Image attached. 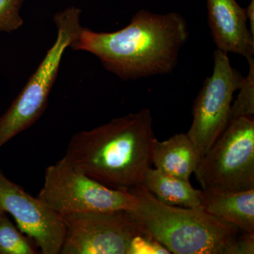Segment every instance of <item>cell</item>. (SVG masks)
Listing matches in <instances>:
<instances>
[{
  "mask_svg": "<svg viewBox=\"0 0 254 254\" xmlns=\"http://www.w3.org/2000/svg\"><path fill=\"white\" fill-rule=\"evenodd\" d=\"M199 160L187 133H177L164 141L154 138L152 142V163L155 168L172 176L190 181Z\"/></svg>",
  "mask_w": 254,
  "mask_h": 254,
  "instance_id": "8fae6325",
  "label": "cell"
},
{
  "mask_svg": "<svg viewBox=\"0 0 254 254\" xmlns=\"http://www.w3.org/2000/svg\"><path fill=\"white\" fill-rule=\"evenodd\" d=\"M0 207L43 254H59L65 235L63 217L10 181L0 170Z\"/></svg>",
  "mask_w": 254,
  "mask_h": 254,
  "instance_id": "9c48e42d",
  "label": "cell"
},
{
  "mask_svg": "<svg viewBox=\"0 0 254 254\" xmlns=\"http://www.w3.org/2000/svg\"><path fill=\"white\" fill-rule=\"evenodd\" d=\"M128 254H170V252L151 237L139 235L132 240Z\"/></svg>",
  "mask_w": 254,
  "mask_h": 254,
  "instance_id": "e0dca14e",
  "label": "cell"
},
{
  "mask_svg": "<svg viewBox=\"0 0 254 254\" xmlns=\"http://www.w3.org/2000/svg\"><path fill=\"white\" fill-rule=\"evenodd\" d=\"M136 197L127 217L142 235L174 254H235L239 229L204 208L163 204L143 185L128 190Z\"/></svg>",
  "mask_w": 254,
  "mask_h": 254,
  "instance_id": "3957f363",
  "label": "cell"
},
{
  "mask_svg": "<svg viewBox=\"0 0 254 254\" xmlns=\"http://www.w3.org/2000/svg\"><path fill=\"white\" fill-rule=\"evenodd\" d=\"M143 185L165 205L188 208H203L202 190H195L190 181L177 178L150 168L145 173Z\"/></svg>",
  "mask_w": 254,
  "mask_h": 254,
  "instance_id": "4fadbf2b",
  "label": "cell"
},
{
  "mask_svg": "<svg viewBox=\"0 0 254 254\" xmlns=\"http://www.w3.org/2000/svg\"><path fill=\"white\" fill-rule=\"evenodd\" d=\"M39 252L34 240L16 227L6 212L0 214V254H37Z\"/></svg>",
  "mask_w": 254,
  "mask_h": 254,
  "instance_id": "5bb4252c",
  "label": "cell"
},
{
  "mask_svg": "<svg viewBox=\"0 0 254 254\" xmlns=\"http://www.w3.org/2000/svg\"><path fill=\"white\" fill-rule=\"evenodd\" d=\"M23 2L24 0H0V32L11 33L23 26L20 11Z\"/></svg>",
  "mask_w": 254,
  "mask_h": 254,
  "instance_id": "2e32d148",
  "label": "cell"
},
{
  "mask_svg": "<svg viewBox=\"0 0 254 254\" xmlns=\"http://www.w3.org/2000/svg\"><path fill=\"white\" fill-rule=\"evenodd\" d=\"M247 20L250 22V29L254 36V0H251L250 4L245 9Z\"/></svg>",
  "mask_w": 254,
  "mask_h": 254,
  "instance_id": "d6986e66",
  "label": "cell"
},
{
  "mask_svg": "<svg viewBox=\"0 0 254 254\" xmlns=\"http://www.w3.org/2000/svg\"><path fill=\"white\" fill-rule=\"evenodd\" d=\"M213 73L205 79L193 108V122L187 135L200 159L211 148L230 122L232 101L244 77L230 64L227 53H213Z\"/></svg>",
  "mask_w": 254,
  "mask_h": 254,
  "instance_id": "52a82bcc",
  "label": "cell"
},
{
  "mask_svg": "<svg viewBox=\"0 0 254 254\" xmlns=\"http://www.w3.org/2000/svg\"><path fill=\"white\" fill-rule=\"evenodd\" d=\"M205 211L243 232L254 234V190L227 193L202 191Z\"/></svg>",
  "mask_w": 254,
  "mask_h": 254,
  "instance_id": "7c38bea8",
  "label": "cell"
},
{
  "mask_svg": "<svg viewBox=\"0 0 254 254\" xmlns=\"http://www.w3.org/2000/svg\"><path fill=\"white\" fill-rule=\"evenodd\" d=\"M212 38L219 50L254 58V36L247 26L245 9L236 0H206Z\"/></svg>",
  "mask_w": 254,
  "mask_h": 254,
  "instance_id": "30bf717a",
  "label": "cell"
},
{
  "mask_svg": "<svg viewBox=\"0 0 254 254\" xmlns=\"http://www.w3.org/2000/svg\"><path fill=\"white\" fill-rule=\"evenodd\" d=\"M250 71L239 88L240 93L232 105L230 122L240 118H253L254 115V60H248Z\"/></svg>",
  "mask_w": 254,
  "mask_h": 254,
  "instance_id": "9a60e30c",
  "label": "cell"
},
{
  "mask_svg": "<svg viewBox=\"0 0 254 254\" xmlns=\"http://www.w3.org/2000/svg\"><path fill=\"white\" fill-rule=\"evenodd\" d=\"M62 217L65 225L62 254H128L133 237L141 235L125 210Z\"/></svg>",
  "mask_w": 254,
  "mask_h": 254,
  "instance_id": "ba28073f",
  "label": "cell"
},
{
  "mask_svg": "<svg viewBox=\"0 0 254 254\" xmlns=\"http://www.w3.org/2000/svg\"><path fill=\"white\" fill-rule=\"evenodd\" d=\"M2 212H4V210H3V209L1 208V207H0V214L2 213Z\"/></svg>",
  "mask_w": 254,
  "mask_h": 254,
  "instance_id": "ffe728a7",
  "label": "cell"
},
{
  "mask_svg": "<svg viewBox=\"0 0 254 254\" xmlns=\"http://www.w3.org/2000/svg\"><path fill=\"white\" fill-rule=\"evenodd\" d=\"M254 254V234L243 232L235 242V254Z\"/></svg>",
  "mask_w": 254,
  "mask_h": 254,
  "instance_id": "ac0fdd59",
  "label": "cell"
},
{
  "mask_svg": "<svg viewBox=\"0 0 254 254\" xmlns=\"http://www.w3.org/2000/svg\"><path fill=\"white\" fill-rule=\"evenodd\" d=\"M81 10L70 6L56 13L53 21L58 35L54 44L8 110L0 117V148L39 120L59 72L64 52L81 31Z\"/></svg>",
  "mask_w": 254,
  "mask_h": 254,
  "instance_id": "277c9868",
  "label": "cell"
},
{
  "mask_svg": "<svg viewBox=\"0 0 254 254\" xmlns=\"http://www.w3.org/2000/svg\"><path fill=\"white\" fill-rule=\"evenodd\" d=\"M189 36L186 20L179 13L141 9L119 31L82 27L70 48L94 55L105 69L128 81L171 73Z\"/></svg>",
  "mask_w": 254,
  "mask_h": 254,
  "instance_id": "6da1fadb",
  "label": "cell"
},
{
  "mask_svg": "<svg viewBox=\"0 0 254 254\" xmlns=\"http://www.w3.org/2000/svg\"><path fill=\"white\" fill-rule=\"evenodd\" d=\"M37 198L61 216L130 210L136 202L128 190L105 186L64 157L46 169Z\"/></svg>",
  "mask_w": 254,
  "mask_h": 254,
  "instance_id": "8992f818",
  "label": "cell"
},
{
  "mask_svg": "<svg viewBox=\"0 0 254 254\" xmlns=\"http://www.w3.org/2000/svg\"><path fill=\"white\" fill-rule=\"evenodd\" d=\"M194 174L206 193L254 190V120H232L200 159Z\"/></svg>",
  "mask_w": 254,
  "mask_h": 254,
  "instance_id": "5b68a950",
  "label": "cell"
},
{
  "mask_svg": "<svg viewBox=\"0 0 254 254\" xmlns=\"http://www.w3.org/2000/svg\"><path fill=\"white\" fill-rule=\"evenodd\" d=\"M154 138L151 112L144 108L73 135L64 158L105 186L129 190L143 185L151 168Z\"/></svg>",
  "mask_w": 254,
  "mask_h": 254,
  "instance_id": "7a4b0ae2",
  "label": "cell"
}]
</instances>
